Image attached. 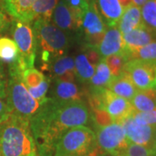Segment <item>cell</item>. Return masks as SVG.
<instances>
[{"mask_svg":"<svg viewBox=\"0 0 156 156\" xmlns=\"http://www.w3.org/2000/svg\"><path fill=\"white\" fill-rule=\"evenodd\" d=\"M91 115L84 100L62 101L47 97L30 120L39 156H52L55 145L68 129L87 126Z\"/></svg>","mask_w":156,"mask_h":156,"instance_id":"1","label":"cell"},{"mask_svg":"<svg viewBox=\"0 0 156 156\" xmlns=\"http://www.w3.org/2000/svg\"><path fill=\"white\" fill-rule=\"evenodd\" d=\"M31 28L35 38L36 55H39L42 70L47 71L54 60L67 55L69 40L67 34L49 20L37 19Z\"/></svg>","mask_w":156,"mask_h":156,"instance_id":"2","label":"cell"},{"mask_svg":"<svg viewBox=\"0 0 156 156\" xmlns=\"http://www.w3.org/2000/svg\"><path fill=\"white\" fill-rule=\"evenodd\" d=\"M0 156H39L30 121L11 115L0 124Z\"/></svg>","mask_w":156,"mask_h":156,"instance_id":"3","label":"cell"},{"mask_svg":"<svg viewBox=\"0 0 156 156\" xmlns=\"http://www.w3.org/2000/svg\"><path fill=\"white\" fill-rule=\"evenodd\" d=\"M8 73L5 101L11 115L30 121L41 104L30 95L23 83V72L17 67V62L8 66Z\"/></svg>","mask_w":156,"mask_h":156,"instance_id":"4","label":"cell"},{"mask_svg":"<svg viewBox=\"0 0 156 156\" xmlns=\"http://www.w3.org/2000/svg\"><path fill=\"white\" fill-rule=\"evenodd\" d=\"M98 154L95 132L87 126H78L62 134L52 156H97Z\"/></svg>","mask_w":156,"mask_h":156,"instance_id":"5","label":"cell"},{"mask_svg":"<svg viewBox=\"0 0 156 156\" xmlns=\"http://www.w3.org/2000/svg\"><path fill=\"white\" fill-rule=\"evenodd\" d=\"M11 35L19 50L17 67L21 71L33 68L37 58L33 30L30 23L13 19L11 23Z\"/></svg>","mask_w":156,"mask_h":156,"instance_id":"6","label":"cell"},{"mask_svg":"<svg viewBox=\"0 0 156 156\" xmlns=\"http://www.w3.org/2000/svg\"><path fill=\"white\" fill-rule=\"evenodd\" d=\"M107 25L101 17L94 0H89L81 17L77 31L83 45L97 48L106 32Z\"/></svg>","mask_w":156,"mask_h":156,"instance_id":"7","label":"cell"},{"mask_svg":"<svg viewBox=\"0 0 156 156\" xmlns=\"http://www.w3.org/2000/svg\"><path fill=\"white\" fill-rule=\"evenodd\" d=\"M99 150L102 153L120 154L129 144L121 123L112 122L106 126H93Z\"/></svg>","mask_w":156,"mask_h":156,"instance_id":"8","label":"cell"},{"mask_svg":"<svg viewBox=\"0 0 156 156\" xmlns=\"http://www.w3.org/2000/svg\"><path fill=\"white\" fill-rule=\"evenodd\" d=\"M123 71L138 89L156 90V60L130 59L125 63Z\"/></svg>","mask_w":156,"mask_h":156,"instance_id":"9","label":"cell"},{"mask_svg":"<svg viewBox=\"0 0 156 156\" xmlns=\"http://www.w3.org/2000/svg\"><path fill=\"white\" fill-rule=\"evenodd\" d=\"M74 59L76 79L80 83L88 85L95 74L97 63L101 59L97 48L83 45L81 52Z\"/></svg>","mask_w":156,"mask_h":156,"instance_id":"10","label":"cell"},{"mask_svg":"<svg viewBox=\"0 0 156 156\" xmlns=\"http://www.w3.org/2000/svg\"><path fill=\"white\" fill-rule=\"evenodd\" d=\"M101 100L102 109L107 111L114 122L122 123L135 111L130 101L118 96L108 89L101 91Z\"/></svg>","mask_w":156,"mask_h":156,"instance_id":"11","label":"cell"},{"mask_svg":"<svg viewBox=\"0 0 156 156\" xmlns=\"http://www.w3.org/2000/svg\"><path fill=\"white\" fill-rule=\"evenodd\" d=\"M121 124L122 125L129 142L146 146L151 148L154 127L137 122L133 115L124 120Z\"/></svg>","mask_w":156,"mask_h":156,"instance_id":"12","label":"cell"},{"mask_svg":"<svg viewBox=\"0 0 156 156\" xmlns=\"http://www.w3.org/2000/svg\"><path fill=\"white\" fill-rule=\"evenodd\" d=\"M101 58L118 54L126 55V48L123 36L117 26L108 27L106 32L97 47Z\"/></svg>","mask_w":156,"mask_h":156,"instance_id":"13","label":"cell"},{"mask_svg":"<svg viewBox=\"0 0 156 156\" xmlns=\"http://www.w3.org/2000/svg\"><path fill=\"white\" fill-rule=\"evenodd\" d=\"M50 80H60L66 82L76 81L75 59L70 56H62L52 62L47 69Z\"/></svg>","mask_w":156,"mask_h":156,"instance_id":"14","label":"cell"},{"mask_svg":"<svg viewBox=\"0 0 156 156\" xmlns=\"http://www.w3.org/2000/svg\"><path fill=\"white\" fill-rule=\"evenodd\" d=\"M51 98L62 101L83 100L84 92L75 82L53 80Z\"/></svg>","mask_w":156,"mask_h":156,"instance_id":"15","label":"cell"},{"mask_svg":"<svg viewBox=\"0 0 156 156\" xmlns=\"http://www.w3.org/2000/svg\"><path fill=\"white\" fill-rule=\"evenodd\" d=\"M107 27L117 26L124 9L119 0H94Z\"/></svg>","mask_w":156,"mask_h":156,"instance_id":"16","label":"cell"},{"mask_svg":"<svg viewBox=\"0 0 156 156\" xmlns=\"http://www.w3.org/2000/svg\"><path fill=\"white\" fill-rule=\"evenodd\" d=\"M52 19L56 27L63 31L77 30L78 23L76 17L64 0L58 2L53 11Z\"/></svg>","mask_w":156,"mask_h":156,"instance_id":"17","label":"cell"},{"mask_svg":"<svg viewBox=\"0 0 156 156\" xmlns=\"http://www.w3.org/2000/svg\"><path fill=\"white\" fill-rule=\"evenodd\" d=\"M122 36L126 48V54L150 44L156 38L155 35L144 27L143 24Z\"/></svg>","mask_w":156,"mask_h":156,"instance_id":"18","label":"cell"},{"mask_svg":"<svg viewBox=\"0 0 156 156\" xmlns=\"http://www.w3.org/2000/svg\"><path fill=\"white\" fill-rule=\"evenodd\" d=\"M36 0H2V8L13 17L30 23V11Z\"/></svg>","mask_w":156,"mask_h":156,"instance_id":"19","label":"cell"},{"mask_svg":"<svg viewBox=\"0 0 156 156\" xmlns=\"http://www.w3.org/2000/svg\"><path fill=\"white\" fill-rule=\"evenodd\" d=\"M108 89L118 96L128 101H131L138 90L132 80L124 71L120 76L112 77Z\"/></svg>","mask_w":156,"mask_h":156,"instance_id":"20","label":"cell"},{"mask_svg":"<svg viewBox=\"0 0 156 156\" xmlns=\"http://www.w3.org/2000/svg\"><path fill=\"white\" fill-rule=\"evenodd\" d=\"M110 70L107 65L104 58H101L95 67L94 76L89 82V90L87 93H99L108 89L112 79Z\"/></svg>","mask_w":156,"mask_h":156,"instance_id":"21","label":"cell"},{"mask_svg":"<svg viewBox=\"0 0 156 156\" xmlns=\"http://www.w3.org/2000/svg\"><path fill=\"white\" fill-rule=\"evenodd\" d=\"M141 25L142 20L140 7L133 4L124 10L122 16L118 22L117 27L122 34L124 35Z\"/></svg>","mask_w":156,"mask_h":156,"instance_id":"22","label":"cell"},{"mask_svg":"<svg viewBox=\"0 0 156 156\" xmlns=\"http://www.w3.org/2000/svg\"><path fill=\"white\" fill-rule=\"evenodd\" d=\"M134 110L148 112L156 108L155 89H138L130 101Z\"/></svg>","mask_w":156,"mask_h":156,"instance_id":"23","label":"cell"},{"mask_svg":"<svg viewBox=\"0 0 156 156\" xmlns=\"http://www.w3.org/2000/svg\"><path fill=\"white\" fill-rule=\"evenodd\" d=\"M59 0H36L30 11V23L37 19L51 21L52 15Z\"/></svg>","mask_w":156,"mask_h":156,"instance_id":"24","label":"cell"},{"mask_svg":"<svg viewBox=\"0 0 156 156\" xmlns=\"http://www.w3.org/2000/svg\"><path fill=\"white\" fill-rule=\"evenodd\" d=\"M19 50L13 39L8 37H0V62L8 66L18 62Z\"/></svg>","mask_w":156,"mask_h":156,"instance_id":"25","label":"cell"},{"mask_svg":"<svg viewBox=\"0 0 156 156\" xmlns=\"http://www.w3.org/2000/svg\"><path fill=\"white\" fill-rule=\"evenodd\" d=\"M142 24L156 36V0H147L140 9Z\"/></svg>","mask_w":156,"mask_h":156,"instance_id":"26","label":"cell"},{"mask_svg":"<svg viewBox=\"0 0 156 156\" xmlns=\"http://www.w3.org/2000/svg\"><path fill=\"white\" fill-rule=\"evenodd\" d=\"M126 56L130 59H140V60H156V38L150 44L145 45L138 50L128 52Z\"/></svg>","mask_w":156,"mask_h":156,"instance_id":"27","label":"cell"},{"mask_svg":"<svg viewBox=\"0 0 156 156\" xmlns=\"http://www.w3.org/2000/svg\"><path fill=\"white\" fill-rule=\"evenodd\" d=\"M46 78V76L35 68H30L22 73V80L27 89H31L38 86Z\"/></svg>","mask_w":156,"mask_h":156,"instance_id":"28","label":"cell"},{"mask_svg":"<svg viewBox=\"0 0 156 156\" xmlns=\"http://www.w3.org/2000/svg\"><path fill=\"white\" fill-rule=\"evenodd\" d=\"M104 60L110 70L112 76L114 77V76H120L123 72L124 65L128 62V58L126 55L118 54V55L108 56L106 58H104Z\"/></svg>","mask_w":156,"mask_h":156,"instance_id":"29","label":"cell"},{"mask_svg":"<svg viewBox=\"0 0 156 156\" xmlns=\"http://www.w3.org/2000/svg\"><path fill=\"white\" fill-rule=\"evenodd\" d=\"M50 78L46 76V78L42 82V83L39 84L38 86L31 89H27L30 95L35 100L37 101L40 104H42L47 98V93L50 89Z\"/></svg>","mask_w":156,"mask_h":156,"instance_id":"30","label":"cell"},{"mask_svg":"<svg viewBox=\"0 0 156 156\" xmlns=\"http://www.w3.org/2000/svg\"><path fill=\"white\" fill-rule=\"evenodd\" d=\"M122 154L127 156H155L150 147L129 142Z\"/></svg>","mask_w":156,"mask_h":156,"instance_id":"31","label":"cell"},{"mask_svg":"<svg viewBox=\"0 0 156 156\" xmlns=\"http://www.w3.org/2000/svg\"><path fill=\"white\" fill-rule=\"evenodd\" d=\"M133 117L137 122L140 124L156 127V108L148 112L134 111Z\"/></svg>","mask_w":156,"mask_h":156,"instance_id":"32","label":"cell"},{"mask_svg":"<svg viewBox=\"0 0 156 156\" xmlns=\"http://www.w3.org/2000/svg\"><path fill=\"white\" fill-rule=\"evenodd\" d=\"M11 115V110L6 102L5 99H3L0 97V124L6 122Z\"/></svg>","mask_w":156,"mask_h":156,"instance_id":"33","label":"cell"},{"mask_svg":"<svg viewBox=\"0 0 156 156\" xmlns=\"http://www.w3.org/2000/svg\"><path fill=\"white\" fill-rule=\"evenodd\" d=\"M6 87H7V77L4 67L0 62V97L3 99L6 98Z\"/></svg>","mask_w":156,"mask_h":156,"instance_id":"34","label":"cell"},{"mask_svg":"<svg viewBox=\"0 0 156 156\" xmlns=\"http://www.w3.org/2000/svg\"><path fill=\"white\" fill-rule=\"evenodd\" d=\"M10 25V19L6 16L5 11L2 10V7H0V34L5 32Z\"/></svg>","mask_w":156,"mask_h":156,"instance_id":"35","label":"cell"},{"mask_svg":"<svg viewBox=\"0 0 156 156\" xmlns=\"http://www.w3.org/2000/svg\"><path fill=\"white\" fill-rule=\"evenodd\" d=\"M151 149L153 150L154 155L156 156V127H154V136H153V141H152Z\"/></svg>","mask_w":156,"mask_h":156,"instance_id":"36","label":"cell"},{"mask_svg":"<svg viewBox=\"0 0 156 156\" xmlns=\"http://www.w3.org/2000/svg\"><path fill=\"white\" fill-rule=\"evenodd\" d=\"M132 1H133V4L134 5L139 6V7H141L147 0H132Z\"/></svg>","mask_w":156,"mask_h":156,"instance_id":"37","label":"cell"},{"mask_svg":"<svg viewBox=\"0 0 156 156\" xmlns=\"http://www.w3.org/2000/svg\"><path fill=\"white\" fill-rule=\"evenodd\" d=\"M97 156H127L125 154H108V153H102L101 152L98 154Z\"/></svg>","mask_w":156,"mask_h":156,"instance_id":"38","label":"cell"},{"mask_svg":"<svg viewBox=\"0 0 156 156\" xmlns=\"http://www.w3.org/2000/svg\"><path fill=\"white\" fill-rule=\"evenodd\" d=\"M0 7H2V0H0Z\"/></svg>","mask_w":156,"mask_h":156,"instance_id":"39","label":"cell"}]
</instances>
